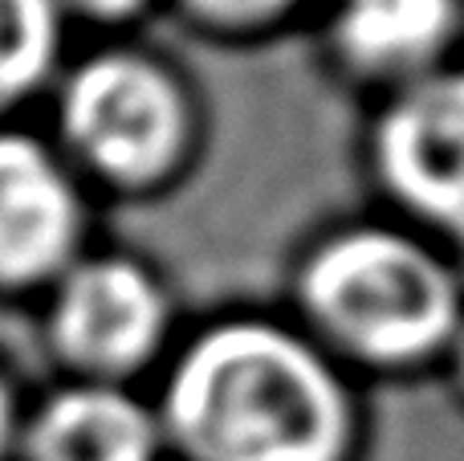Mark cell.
I'll return each mask as SVG.
<instances>
[{
    "instance_id": "obj_10",
    "label": "cell",
    "mask_w": 464,
    "mask_h": 461,
    "mask_svg": "<svg viewBox=\"0 0 464 461\" xmlns=\"http://www.w3.org/2000/svg\"><path fill=\"white\" fill-rule=\"evenodd\" d=\"M192 5L204 16H217V21H269V16H281L302 0H192Z\"/></svg>"
},
{
    "instance_id": "obj_9",
    "label": "cell",
    "mask_w": 464,
    "mask_h": 461,
    "mask_svg": "<svg viewBox=\"0 0 464 461\" xmlns=\"http://www.w3.org/2000/svg\"><path fill=\"white\" fill-rule=\"evenodd\" d=\"M57 41L53 0H0V103L45 74Z\"/></svg>"
},
{
    "instance_id": "obj_1",
    "label": "cell",
    "mask_w": 464,
    "mask_h": 461,
    "mask_svg": "<svg viewBox=\"0 0 464 461\" xmlns=\"http://www.w3.org/2000/svg\"><path fill=\"white\" fill-rule=\"evenodd\" d=\"M168 417L196 461H334L346 437L343 392L322 359L256 323L196 343Z\"/></svg>"
},
{
    "instance_id": "obj_5",
    "label": "cell",
    "mask_w": 464,
    "mask_h": 461,
    "mask_svg": "<svg viewBox=\"0 0 464 461\" xmlns=\"http://www.w3.org/2000/svg\"><path fill=\"white\" fill-rule=\"evenodd\" d=\"M163 323L155 286L122 261L82 266L57 302V339L90 368H127L151 351Z\"/></svg>"
},
{
    "instance_id": "obj_7",
    "label": "cell",
    "mask_w": 464,
    "mask_h": 461,
    "mask_svg": "<svg viewBox=\"0 0 464 461\" xmlns=\"http://www.w3.org/2000/svg\"><path fill=\"white\" fill-rule=\"evenodd\" d=\"M151 421L106 388L57 397L33 429V461H151Z\"/></svg>"
},
{
    "instance_id": "obj_4",
    "label": "cell",
    "mask_w": 464,
    "mask_h": 461,
    "mask_svg": "<svg viewBox=\"0 0 464 461\" xmlns=\"http://www.w3.org/2000/svg\"><path fill=\"white\" fill-rule=\"evenodd\" d=\"M379 160L403 201L464 241V74L424 82L392 106Z\"/></svg>"
},
{
    "instance_id": "obj_2",
    "label": "cell",
    "mask_w": 464,
    "mask_h": 461,
    "mask_svg": "<svg viewBox=\"0 0 464 461\" xmlns=\"http://www.w3.org/2000/svg\"><path fill=\"white\" fill-rule=\"evenodd\" d=\"M305 294L334 335L367 356H416L457 319L452 282L428 253L387 233L326 245L305 274Z\"/></svg>"
},
{
    "instance_id": "obj_3",
    "label": "cell",
    "mask_w": 464,
    "mask_h": 461,
    "mask_svg": "<svg viewBox=\"0 0 464 461\" xmlns=\"http://www.w3.org/2000/svg\"><path fill=\"white\" fill-rule=\"evenodd\" d=\"M65 127L82 152L122 180H147L171 163L184 111L160 70L139 57H98L65 90Z\"/></svg>"
},
{
    "instance_id": "obj_6",
    "label": "cell",
    "mask_w": 464,
    "mask_h": 461,
    "mask_svg": "<svg viewBox=\"0 0 464 461\" xmlns=\"http://www.w3.org/2000/svg\"><path fill=\"white\" fill-rule=\"evenodd\" d=\"M78 237V204L62 172L29 139L0 135V282L57 270Z\"/></svg>"
},
{
    "instance_id": "obj_8",
    "label": "cell",
    "mask_w": 464,
    "mask_h": 461,
    "mask_svg": "<svg viewBox=\"0 0 464 461\" xmlns=\"http://www.w3.org/2000/svg\"><path fill=\"white\" fill-rule=\"evenodd\" d=\"M452 16L457 0H338V41L354 62L395 70L432 57Z\"/></svg>"
},
{
    "instance_id": "obj_11",
    "label": "cell",
    "mask_w": 464,
    "mask_h": 461,
    "mask_svg": "<svg viewBox=\"0 0 464 461\" xmlns=\"http://www.w3.org/2000/svg\"><path fill=\"white\" fill-rule=\"evenodd\" d=\"M73 5L90 8V13H98V16H122V13H130L139 0H73Z\"/></svg>"
},
{
    "instance_id": "obj_12",
    "label": "cell",
    "mask_w": 464,
    "mask_h": 461,
    "mask_svg": "<svg viewBox=\"0 0 464 461\" xmlns=\"http://www.w3.org/2000/svg\"><path fill=\"white\" fill-rule=\"evenodd\" d=\"M8 429H13V413H8V400H5V392H0V454H5V446H8Z\"/></svg>"
}]
</instances>
